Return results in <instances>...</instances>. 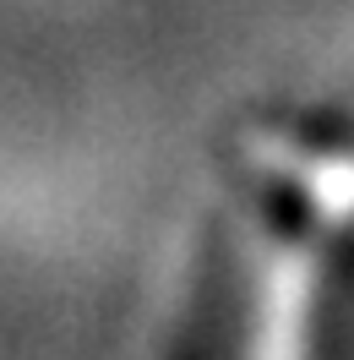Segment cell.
Instances as JSON below:
<instances>
[{
  "label": "cell",
  "instance_id": "6da1fadb",
  "mask_svg": "<svg viewBox=\"0 0 354 360\" xmlns=\"http://www.w3.org/2000/svg\"><path fill=\"white\" fill-rule=\"evenodd\" d=\"M245 360H310V284L300 273L273 278L267 311L251 333Z\"/></svg>",
  "mask_w": 354,
  "mask_h": 360
}]
</instances>
